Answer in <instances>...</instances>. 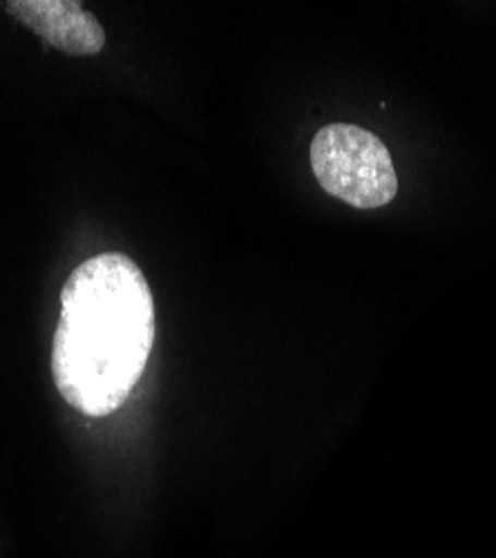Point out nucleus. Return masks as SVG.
Returning <instances> with one entry per match:
<instances>
[{
	"label": "nucleus",
	"instance_id": "obj_1",
	"mask_svg": "<svg viewBox=\"0 0 496 558\" xmlns=\"http://www.w3.org/2000/svg\"><path fill=\"white\" fill-rule=\"evenodd\" d=\"M155 300L142 268L123 253L78 264L61 291L52 376L61 398L87 417L119 411L155 347Z\"/></svg>",
	"mask_w": 496,
	"mask_h": 558
},
{
	"label": "nucleus",
	"instance_id": "obj_3",
	"mask_svg": "<svg viewBox=\"0 0 496 558\" xmlns=\"http://www.w3.org/2000/svg\"><path fill=\"white\" fill-rule=\"evenodd\" d=\"M8 14L52 48L70 57H93L106 48V32L78 0H10Z\"/></svg>",
	"mask_w": 496,
	"mask_h": 558
},
{
	"label": "nucleus",
	"instance_id": "obj_2",
	"mask_svg": "<svg viewBox=\"0 0 496 558\" xmlns=\"http://www.w3.org/2000/svg\"><path fill=\"white\" fill-rule=\"evenodd\" d=\"M311 168L323 191L360 210L383 208L398 193L391 155L365 128L331 123L315 132Z\"/></svg>",
	"mask_w": 496,
	"mask_h": 558
}]
</instances>
